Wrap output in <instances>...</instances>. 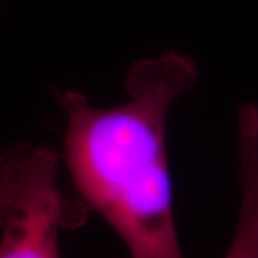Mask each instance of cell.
<instances>
[{
	"label": "cell",
	"instance_id": "cell-1",
	"mask_svg": "<svg viewBox=\"0 0 258 258\" xmlns=\"http://www.w3.org/2000/svg\"><path fill=\"white\" fill-rule=\"evenodd\" d=\"M191 57L169 50L132 64L128 99L96 106L55 89L66 116L63 158L83 203L123 241L129 258H184L166 159V122L197 82Z\"/></svg>",
	"mask_w": 258,
	"mask_h": 258
},
{
	"label": "cell",
	"instance_id": "cell-2",
	"mask_svg": "<svg viewBox=\"0 0 258 258\" xmlns=\"http://www.w3.org/2000/svg\"><path fill=\"white\" fill-rule=\"evenodd\" d=\"M57 168L55 151L33 145L18 197L0 227V258H62L59 234L82 222V208L60 191Z\"/></svg>",
	"mask_w": 258,
	"mask_h": 258
},
{
	"label": "cell",
	"instance_id": "cell-3",
	"mask_svg": "<svg viewBox=\"0 0 258 258\" xmlns=\"http://www.w3.org/2000/svg\"><path fill=\"white\" fill-rule=\"evenodd\" d=\"M238 154L242 197L238 222L258 240V106L244 105L238 113Z\"/></svg>",
	"mask_w": 258,
	"mask_h": 258
},
{
	"label": "cell",
	"instance_id": "cell-4",
	"mask_svg": "<svg viewBox=\"0 0 258 258\" xmlns=\"http://www.w3.org/2000/svg\"><path fill=\"white\" fill-rule=\"evenodd\" d=\"M30 144H19L0 152V227L18 197L28 166Z\"/></svg>",
	"mask_w": 258,
	"mask_h": 258
},
{
	"label": "cell",
	"instance_id": "cell-5",
	"mask_svg": "<svg viewBox=\"0 0 258 258\" xmlns=\"http://www.w3.org/2000/svg\"><path fill=\"white\" fill-rule=\"evenodd\" d=\"M224 258H258V240L240 222L237 224L234 238Z\"/></svg>",
	"mask_w": 258,
	"mask_h": 258
}]
</instances>
